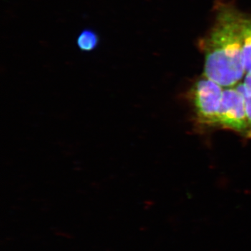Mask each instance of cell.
Instances as JSON below:
<instances>
[{"mask_svg":"<svg viewBox=\"0 0 251 251\" xmlns=\"http://www.w3.org/2000/svg\"><path fill=\"white\" fill-rule=\"evenodd\" d=\"M218 125L243 134L249 135L245 102L236 87L224 88L219 112Z\"/></svg>","mask_w":251,"mask_h":251,"instance_id":"obj_3","label":"cell"},{"mask_svg":"<svg viewBox=\"0 0 251 251\" xmlns=\"http://www.w3.org/2000/svg\"><path fill=\"white\" fill-rule=\"evenodd\" d=\"M244 15L232 3H218L212 27L200 41L204 56L203 76L224 88L237 85L247 74L243 58Z\"/></svg>","mask_w":251,"mask_h":251,"instance_id":"obj_1","label":"cell"},{"mask_svg":"<svg viewBox=\"0 0 251 251\" xmlns=\"http://www.w3.org/2000/svg\"><path fill=\"white\" fill-rule=\"evenodd\" d=\"M224 88L203 76L193 85L191 96L198 120L202 124L218 125L219 112Z\"/></svg>","mask_w":251,"mask_h":251,"instance_id":"obj_2","label":"cell"},{"mask_svg":"<svg viewBox=\"0 0 251 251\" xmlns=\"http://www.w3.org/2000/svg\"><path fill=\"white\" fill-rule=\"evenodd\" d=\"M77 46L81 51L90 52L97 49L99 44L98 34L91 29H83L77 38Z\"/></svg>","mask_w":251,"mask_h":251,"instance_id":"obj_5","label":"cell"},{"mask_svg":"<svg viewBox=\"0 0 251 251\" xmlns=\"http://www.w3.org/2000/svg\"><path fill=\"white\" fill-rule=\"evenodd\" d=\"M243 58L246 72L251 70V15L244 14L242 21Z\"/></svg>","mask_w":251,"mask_h":251,"instance_id":"obj_4","label":"cell"},{"mask_svg":"<svg viewBox=\"0 0 251 251\" xmlns=\"http://www.w3.org/2000/svg\"><path fill=\"white\" fill-rule=\"evenodd\" d=\"M243 83H244V85H245L248 90L251 91V70L246 74Z\"/></svg>","mask_w":251,"mask_h":251,"instance_id":"obj_7","label":"cell"},{"mask_svg":"<svg viewBox=\"0 0 251 251\" xmlns=\"http://www.w3.org/2000/svg\"><path fill=\"white\" fill-rule=\"evenodd\" d=\"M236 88L242 94L245 102L246 112H247L248 122L249 125V135L251 136V91L248 90L244 83H239Z\"/></svg>","mask_w":251,"mask_h":251,"instance_id":"obj_6","label":"cell"}]
</instances>
